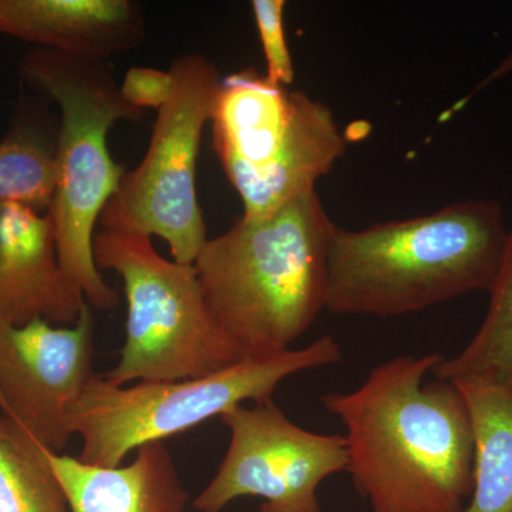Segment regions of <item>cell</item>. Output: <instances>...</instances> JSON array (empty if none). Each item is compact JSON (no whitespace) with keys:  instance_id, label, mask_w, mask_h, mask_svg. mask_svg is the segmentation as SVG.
<instances>
[{"instance_id":"obj_1","label":"cell","mask_w":512,"mask_h":512,"mask_svg":"<svg viewBox=\"0 0 512 512\" xmlns=\"http://www.w3.org/2000/svg\"><path fill=\"white\" fill-rule=\"evenodd\" d=\"M441 359L403 355L322 406L346 429L348 467L370 512H466L474 487L473 420L456 384L424 383Z\"/></svg>"},{"instance_id":"obj_2","label":"cell","mask_w":512,"mask_h":512,"mask_svg":"<svg viewBox=\"0 0 512 512\" xmlns=\"http://www.w3.org/2000/svg\"><path fill=\"white\" fill-rule=\"evenodd\" d=\"M508 228L497 200H467L433 214L360 231L335 228L326 311L393 318L493 289Z\"/></svg>"},{"instance_id":"obj_3","label":"cell","mask_w":512,"mask_h":512,"mask_svg":"<svg viewBox=\"0 0 512 512\" xmlns=\"http://www.w3.org/2000/svg\"><path fill=\"white\" fill-rule=\"evenodd\" d=\"M336 225L318 191L208 238L194 269L211 315L248 357L291 350L326 305Z\"/></svg>"},{"instance_id":"obj_4","label":"cell","mask_w":512,"mask_h":512,"mask_svg":"<svg viewBox=\"0 0 512 512\" xmlns=\"http://www.w3.org/2000/svg\"><path fill=\"white\" fill-rule=\"evenodd\" d=\"M19 79L60 109L56 188L49 215L57 256L94 308H116L119 293L94 259V228L126 170L110 156L107 134L119 121L137 123L144 110L123 99L107 60L35 49L19 63Z\"/></svg>"},{"instance_id":"obj_5","label":"cell","mask_w":512,"mask_h":512,"mask_svg":"<svg viewBox=\"0 0 512 512\" xmlns=\"http://www.w3.org/2000/svg\"><path fill=\"white\" fill-rule=\"evenodd\" d=\"M340 360L342 348L333 336L325 335L306 348L245 357L197 379L116 386L96 375L73 407L70 433L82 437L80 461L119 467L131 451L164 443L241 404L269 402L289 376Z\"/></svg>"},{"instance_id":"obj_6","label":"cell","mask_w":512,"mask_h":512,"mask_svg":"<svg viewBox=\"0 0 512 512\" xmlns=\"http://www.w3.org/2000/svg\"><path fill=\"white\" fill-rule=\"evenodd\" d=\"M93 247L99 269L120 276L127 301L126 340L104 379L116 386L197 379L248 357L211 315L194 265L165 259L144 235L101 229Z\"/></svg>"},{"instance_id":"obj_7","label":"cell","mask_w":512,"mask_h":512,"mask_svg":"<svg viewBox=\"0 0 512 512\" xmlns=\"http://www.w3.org/2000/svg\"><path fill=\"white\" fill-rule=\"evenodd\" d=\"M170 72L173 96L158 110L146 154L126 171L99 224L104 231L160 237L173 261L192 265L208 241L197 197V160L222 77L200 53L177 57Z\"/></svg>"},{"instance_id":"obj_8","label":"cell","mask_w":512,"mask_h":512,"mask_svg":"<svg viewBox=\"0 0 512 512\" xmlns=\"http://www.w3.org/2000/svg\"><path fill=\"white\" fill-rule=\"evenodd\" d=\"M221 420L231 440L195 510L221 512L237 498L258 497L261 512H322L319 485L348 467L345 436L302 429L274 400L241 404Z\"/></svg>"},{"instance_id":"obj_9","label":"cell","mask_w":512,"mask_h":512,"mask_svg":"<svg viewBox=\"0 0 512 512\" xmlns=\"http://www.w3.org/2000/svg\"><path fill=\"white\" fill-rule=\"evenodd\" d=\"M94 316L84 303L74 325L0 322V414L49 450L72 439L70 414L96 373Z\"/></svg>"},{"instance_id":"obj_10","label":"cell","mask_w":512,"mask_h":512,"mask_svg":"<svg viewBox=\"0 0 512 512\" xmlns=\"http://www.w3.org/2000/svg\"><path fill=\"white\" fill-rule=\"evenodd\" d=\"M86 302L60 265L50 215L0 204V322L70 326Z\"/></svg>"},{"instance_id":"obj_11","label":"cell","mask_w":512,"mask_h":512,"mask_svg":"<svg viewBox=\"0 0 512 512\" xmlns=\"http://www.w3.org/2000/svg\"><path fill=\"white\" fill-rule=\"evenodd\" d=\"M0 36L109 60L144 42L146 19L134 0H0Z\"/></svg>"},{"instance_id":"obj_12","label":"cell","mask_w":512,"mask_h":512,"mask_svg":"<svg viewBox=\"0 0 512 512\" xmlns=\"http://www.w3.org/2000/svg\"><path fill=\"white\" fill-rule=\"evenodd\" d=\"M346 141L333 111L308 94L292 92V120L278 153L261 170L232 187L244 205L245 220L266 217L332 171L345 154Z\"/></svg>"},{"instance_id":"obj_13","label":"cell","mask_w":512,"mask_h":512,"mask_svg":"<svg viewBox=\"0 0 512 512\" xmlns=\"http://www.w3.org/2000/svg\"><path fill=\"white\" fill-rule=\"evenodd\" d=\"M72 512H184L187 490L164 443L137 450L127 466L100 467L49 451Z\"/></svg>"},{"instance_id":"obj_14","label":"cell","mask_w":512,"mask_h":512,"mask_svg":"<svg viewBox=\"0 0 512 512\" xmlns=\"http://www.w3.org/2000/svg\"><path fill=\"white\" fill-rule=\"evenodd\" d=\"M292 120V92L255 69L222 77L212 114L214 148L231 184L278 153Z\"/></svg>"},{"instance_id":"obj_15","label":"cell","mask_w":512,"mask_h":512,"mask_svg":"<svg viewBox=\"0 0 512 512\" xmlns=\"http://www.w3.org/2000/svg\"><path fill=\"white\" fill-rule=\"evenodd\" d=\"M473 420L474 487L466 512H512V389L461 380Z\"/></svg>"},{"instance_id":"obj_16","label":"cell","mask_w":512,"mask_h":512,"mask_svg":"<svg viewBox=\"0 0 512 512\" xmlns=\"http://www.w3.org/2000/svg\"><path fill=\"white\" fill-rule=\"evenodd\" d=\"M480 329L457 356L434 367L436 379L476 380L512 389V225Z\"/></svg>"},{"instance_id":"obj_17","label":"cell","mask_w":512,"mask_h":512,"mask_svg":"<svg viewBox=\"0 0 512 512\" xmlns=\"http://www.w3.org/2000/svg\"><path fill=\"white\" fill-rule=\"evenodd\" d=\"M57 133L35 117H20L0 140V204L49 214L56 188Z\"/></svg>"},{"instance_id":"obj_18","label":"cell","mask_w":512,"mask_h":512,"mask_svg":"<svg viewBox=\"0 0 512 512\" xmlns=\"http://www.w3.org/2000/svg\"><path fill=\"white\" fill-rule=\"evenodd\" d=\"M49 451L0 414V512H72Z\"/></svg>"},{"instance_id":"obj_19","label":"cell","mask_w":512,"mask_h":512,"mask_svg":"<svg viewBox=\"0 0 512 512\" xmlns=\"http://www.w3.org/2000/svg\"><path fill=\"white\" fill-rule=\"evenodd\" d=\"M252 12L266 62L265 76L281 87L291 86L295 67L285 33L284 0H254Z\"/></svg>"},{"instance_id":"obj_20","label":"cell","mask_w":512,"mask_h":512,"mask_svg":"<svg viewBox=\"0 0 512 512\" xmlns=\"http://www.w3.org/2000/svg\"><path fill=\"white\" fill-rule=\"evenodd\" d=\"M123 99L136 109H163L174 92V76L170 70L153 67H131L120 84Z\"/></svg>"},{"instance_id":"obj_21","label":"cell","mask_w":512,"mask_h":512,"mask_svg":"<svg viewBox=\"0 0 512 512\" xmlns=\"http://www.w3.org/2000/svg\"><path fill=\"white\" fill-rule=\"evenodd\" d=\"M511 72H512V52L510 53V55L505 57L503 62L498 64L497 67H495L493 72H491L490 74H488L487 77H485L483 82L478 84V86L476 87V89L473 90V92L468 94V96L464 97V99L461 100L460 103H457L456 106H454L453 109H451V113H457L458 110L463 109V107L466 106L468 101L473 99V97L476 96L477 93H480L481 90L485 89V87H487V86H490V84L497 82V80L503 79L504 76H507V74H510Z\"/></svg>"}]
</instances>
